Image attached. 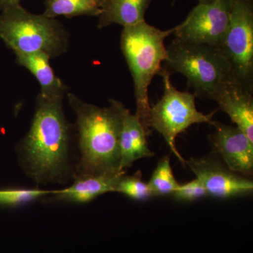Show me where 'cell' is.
<instances>
[{"instance_id": "obj_15", "label": "cell", "mask_w": 253, "mask_h": 253, "mask_svg": "<svg viewBox=\"0 0 253 253\" xmlns=\"http://www.w3.org/2000/svg\"><path fill=\"white\" fill-rule=\"evenodd\" d=\"M16 61L26 68L35 76L41 86L43 96H64L66 87L63 82L56 76L50 66V57L42 52L18 53Z\"/></svg>"}, {"instance_id": "obj_13", "label": "cell", "mask_w": 253, "mask_h": 253, "mask_svg": "<svg viewBox=\"0 0 253 253\" xmlns=\"http://www.w3.org/2000/svg\"><path fill=\"white\" fill-rule=\"evenodd\" d=\"M126 172L114 175L75 176L69 187L51 191L53 199L74 204H86L106 193L114 192L120 178Z\"/></svg>"}, {"instance_id": "obj_16", "label": "cell", "mask_w": 253, "mask_h": 253, "mask_svg": "<svg viewBox=\"0 0 253 253\" xmlns=\"http://www.w3.org/2000/svg\"><path fill=\"white\" fill-rule=\"evenodd\" d=\"M105 0H45L44 16L56 18L58 16H99Z\"/></svg>"}, {"instance_id": "obj_1", "label": "cell", "mask_w": 253, "mask_h": 253, "mask_svg": "<svg viewBox=\"0 0 253 253\" xmlns=\"http://www.w3.org/2000/svg\"><path fill=\"white\" fill-rule=\"evenodd\" d=\"M63 97L38 94L31 127L18 145L20 164L38 184H63L74 176Z\"/></svg>"}, {"instance_id": "obj_8", "label": "cell", "mask_w": 253, "mask_h": 253, "mask_svg": "<svg viewBox=\"0 0 253 253\" xmlns=\"http://www.w3.org/2000/svg\"><path fill=\"white\" fill-rule=\"evenodd\" d=\"M232 2L233 0H217L211 4H198L174 27L173 35L185 42L220 49L229 28Z\"/></svg>"}, {"instance_id": "obj_14", "label": "cell", "mask_w": 253, "mask_h": 253, "mask_svg": "<svg viewBox=\"0 0 253 253\" xmlns=\"http://www.w3.org/2000/svg\"><path fill=\"white\" fill-rule=\"evenodd\" d=\"M151 0H105L98 16V28L113 24L133 26L145 21V14Z\"/></svg>"}, {"instance_id": "obj_18", "label": "cell", "mask_w": 253, "mask_h": 253, "mask_svg": "<svg viewBox=\"0 0 253 253\" xmlns=\"http://www.w3.org/2000/svg\"><path fill=\"white\" fill-rule=\"evenodd\" d=\"M114 192L120 193L136 201H146L153 197L149 186L142 180L141 171H137L133 175L125 174L118 180Z\"/></svg>"}, {"instance_id": "obj_10", "label": "cell", "mask_w": 253, "mask_h": 253, "mask_svg": "<svg viewBox=\"0 0 253 253\" xmlns=\"http://www.w3.org/2000/svg\"><path fill=\"white\" fill-rule=\"evenodd\" d=\"M214 131L209 141L213 151L222 158L231 172L245 176L253 172V142L237 126L212 121Z\"/></svg>"}, {"instance_id": "obj_19", "label": "cell", "mask_w": 253, "mask_h": 253, "mask_svg": "<svg viewBox=\"0 0 253 253\" xmlns=\"http://www.w3.org/2000/svg\"><path fill=\"white\" fill-rule=\"evenodd\" d=\"M51 191L39 189H0V206L14 207L29 204L51 194Z\"/></svg>"}, {"instance_id": "obj_5", "label": "cell", "mask_w": 253, "mask_h": 253, "mask_svg": "<svg viewBox=\"0 0 253 253\" xmlns=\"http://www.w3.org/2000/svg\"><path fill=\"white\" fill-rule=\"evenodd\" d=\"M166 49V69L183 75L196 97L211 99L221 84L234 79L230 64L220 49L175 38Z\"/></svg>"}, {"instance_id": "obj_6", "label": "cell", "mask_w": 253, "mask_h": 253, "mask_svg": "<svg viewBox=\"0 0 253 253\" xmlns=\"http://www.w3.org/2000/svg\"><path fill=\"white\" fill-rule=\"evenodd\" d=\"M159 75L163 78L164 93L150 111L149 126L166 141L172 154L185 167V160L176 149V138L194 124H211L215 111L206 115L196 109V96L189 91L178 90L170 80V72L164 68Z\"/></svg>"}, {"instance_id": "obj_7", "label": "cell", "mask_w": 253, "mask_h": 253, "mask_svg": "<svg viewBox=\"0 0 253 253\" xmlns=\"http://www.w3.org/2000/svg\"><path fill=\"white\" fill-rule=\"evenodd\" d=\"M221 51L233 77L253 91V7L251 0H233L230 21Z\"/></svg>"}, {"instance_id": "obj_11", "label": "cell", "mask_w": 253, "mask_h": 253, "mask_svg": "<svg viewBox=\"0 0 253 253\" xmlns=\"http://www.w3.org/2000/svg\"><path fill=\"white\" fill-rule=\"evenodd\" d=\"M211 99L253 142V92L232 79L221 84Z\"/></svg>"}, {"instance_id": "obj_4", "label": "cell", "mask_w": 253, "mask_h": 253, "mask_svg": "<svg viewBox=\"0 0 253 253\" xmlns=\"http://www.w3.org/2000/svg\"><path fill=\"white\" fill-rule=\"evenodd\" d=\"M0 39L14 54L42 52L50 59L61 56L69 46V35L62 23L32 14L21 4L1 11Z\"/></svg>"}, {"instance_id": "obj_9", "label": "cell", "mask_w": 253, "mask_h": 253, "mask_svg": "<svg viewBox=\"0 0 253 253\" xmlns=\"http://www.w3.org/2000/svg\"><path fill=\"white\" fill-rule=\"evenodd\" d=\"M186 165L202 183L208 196L227 199L253 194V181L231 172L215 158H191L185 160Z\"/></svg>"}, {"instance_id": "obj_3", "label": "cell", "mask_w": 253, "mask_h": 253, "mask_svg": "<svg viewBox=\"0 0 253 253\" xmlns=\"http://www.w3.org/2000/svg\"><path fill=\"white\" fill-rule=\"evenodd\" d=\"M174 31V28L162 31L144 21L123 28L121 34V50L134 81L135 115L148 136L151 133L148 91L153 78L163 70L161 63L168 59L165 41Z\"/></svg>"}, {"instance_id": "obj_2", "label": "cell", "mask_w": 253, "mask_h": 253, "mask_svg": "<svg viewBox=\"0 0 253 253\" xmlns=\"http://www.w3.org/2000/svg\"><path fill=\"white\" fill-rule=\"evenodd\" d=\"M68 99L77 118L80 152L73 177L126 172L121 169L119 148L122 103L110 99L109 107H99L73 94H68Z\"/></svg>"}, {"instance_id": "obj_21", "label": "cell", "mask_w": 253, "mask_h": 253, "mask_svg": "<svg viewBox=\"0 0 253 253\" xmlns=\"http://www.w3.org/2000/svg\"><path fill=\"white\" fill-rule=\"evenodd\" d=\"M21 0H0V11H4L5 9L18 6L21 4Z\"/></svg>"}, {"instance_id": "obj_22", "label": "cell", "mask_w": 253, "mask_h": 253, "mask_svg": "<svg viewBox=\"0 0 253 253\" xmlns=\"http://www.w3.org/2000/svg\"><path fill=\"white\" fill-rule=\"evenodd\" d=\"M217 0H199V4H211Z\"/></svg>"}, {"instance_id": "obj_17", "label": "cell", "mask_w": 253, "mask_h": 253, "mask_svg": "<svg viewBox=\"0 0 253 253\" xmlns=\"http://www.w3.org/2000/svg\"><path fill=\"white\" fill-rule=\"evenodd\" d=\"M147 184L153 196L172 195L179 187L168 156H165L158 162Z\"/></svg>"}, {"instance_id": "obj_12", "label": "cell", "mask_w": 253, "mask_h": 253, "mask_svg": "<svg viewBox=\"0 0 253 253\" xmlns=\"http://www.w3.org/2000/svg\"><path fill=\"white\" fill-rule=\"evenodd\" d=\"M121 123L119 134L121 170L126 171L141 158H151L154 153L149 149L147 134L142 125L123 104L121 105Z\"/></svg>"}, {"instance_id": "obj_20", "label": "cell", "mask_w": 253, "mask_h": 253, "mask_svg": "<svg viewBox=\"0 0 253 253\" xmlns=\"http://www.w3.org/2000/svg\"><path fill=\"white\" fill-rule=\"evenodd\" d=\"M172 196L178 201L191 202L202 199L208 195L202 183L196 178L190 182L179 184V187L174 191Z\"/></svg>"}]
</instances>
